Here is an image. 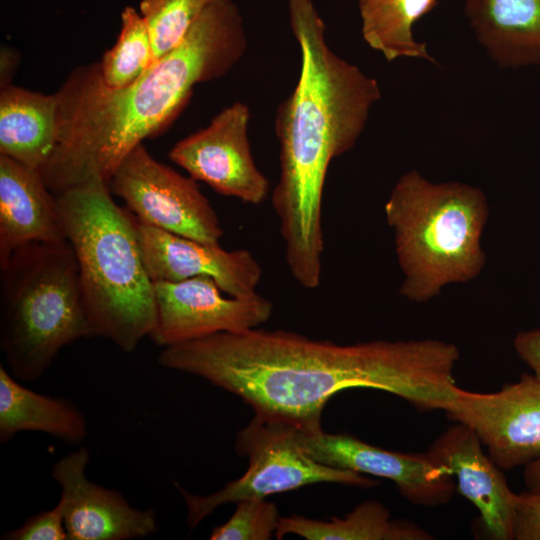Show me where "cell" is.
Here are the masks:
<instances>
[{"mask_svg": "<svg viewBox=\"0 0 540 540\" xmlns=\"http://www.w3.org/2000/svg\"><path fill=\"white\" fill-rule=\"evenodd\" d=\"M135 220L142 257L153 282L209 276L230 296L257 292L262 268L248 250L228 251L220 244L201 242Z\"/></svg>", "mask_w": 540, "mask_h": 540, "instance_id": "obj_14", "label": "cell"}, {"mask_svg": "<svg viewBox=\"0 0 540 540\" xmlns=\"http://www.w3.org/2000/svg\"><path fill=\"white\" fill-rule=\"evenodd\" d=\"M277 506L266 498L252 497L236 502L232 516L212 529L211 540H269L279 525Z\"/></svg>", "mask_w": 540, "mask_h": 540, "instance_id": "obj_24", "label": "cell"}, {"mask_svg": "<svg viewBox=\"0 0 540 540\" xmlns=\"http://www.w3.org/2000/svg\"><path fill=\"white\" fill-rule=\"evenodd\" d=\"M23 431L41 432L76 445L85 440L88 423L71 400L35 392L0 365V442Z\"/></svg>", "mask_w": 540, "mask_h": 540, "instance_id": "obj_19", "label": "cell"}, {"mask_svg": "<svg viewBox=\"0 0 540 540\" xmlns=\"http://www.w3.org/2000/svg\"><path fill=\"white\" fill-rule=\"evenodd\" d=\"M56 199L95 336L133 352L151 336L157 321L154 284L135 217L114 202L109 185L100 178L69 188Z\"/></svg>", "mask_w": 540, "mask_h": 540, "instance_id": "obj_4", "label": "cell"}, {"mask_svg": "<svg viewBox=\"0 0 540 540\" xmlns=\"http://www.w3.org/2000/svg\"><path fill=\"white\" fill-rule=\"evenodd\" d=\"M523 478L528 491H540V457L525 466Z\"/></svg>", "mask_w": 540, "mask_h": 540, "instance_id": "obj_28", "label": "cell"}, {"mask_svg": "<svg viewBox=\"0 0 540 540\" xmlns=\"http://www.w3.org/2000/svg\"><path fill=\"white\" fill-rule=\"evenodd\" d=\"M288 13L301 70L294 90L276 110L280 178L272 206L289 271L311 290L321 282L322 198L329 165L356 144L381 90L375 78L331 50L312 0H288Z\"/></svg>", "mask_w": 540, "mask_h": 540, "instance_id": "obj_3", "label": "cell"}, {"mask_svg": "<svg viewBox=\"0 0 540 540\" xmlns=\"http://www.w3.org/2000/svg\"><path fill=\"white\" fill-rule=\"evenodd\" d=\"M93 336L68 240L27 244L0 266V350L16 379H39L65 346Z\"/></svg>", "mask_w": 540, "mask_h": 540, "instance_id": "obj_6", "label": "cell"}, {"mask_svg": "<svg viewBox=\"0 0 540 540\" xmlns=\"http://www.w3.org/2000/svg\"><path fill=\"white\" fill-rule=\"evenodd\" d=\"M478 43L502 69L540 64V0H464Z\"/></svg>", "mask_w": 540, "mask_h": 540, "instance_id": "obj_17", "label": "cell"}, {"mask_svg": "<svg viewBox=\"0 0 540 540\" xmlns=\"http://www.w3.org/2000/svg\"><path fill=\"white\" fill-rule=\"evenodd\" d=\"M514 540H540V491L516 494Z\"/></svg>", "mask_w": 540, "mask_h": 540, "instance_id": "obj_26", "label": "cell"}, {"mask_svg": "<svg viewBox=\"0 0 540 540\" xmlns=\"http://www.w3.org/2000/svg\"><path fill=\"white\" fill-rule=\"evenodd\" d=\"M214 0H140L152 42L154 63L175 49ZM153 63V64H154Z\"/></svg>", "mask_w": 540, "mask_h": 540, "instance_id": "obj_23", "label": "cell"}, {"mask_svg": "<svg viewBox=\"0 0 540 540\" xmlns=\"http://www.w3.org/2000/svg\"><path fill=\"white\" fill-rule=\"evenodd\" d=\"M64 240L56 195L40 172L0 154V266L22 246Z\"/></svg>", "mask_w": 540, "mask_h": 540, "instance_id": "obj_16", "label": "cell"}, {"mask_svg": "<svg viewBox=\"0 0 540 540\" xmlns=\"http://www.w3.org/2000/svg\"><path fill=\"white\" fill-rule=\"evenodd\" d=\"M59 130L56 93L1 87L0 154L40 172L56 149Z\"/></svg>", "mask_w": 540, "mask_h": 540, "instance_id": "obj_18", "label": "cell"}, {"mask_svg": "<svg viewBox=\"0 0 540 540\" xmlns=\"http://www.w3.org/2000/svg\"><path fill=\"white\" fill-rule=\"evenodd\" d=\"M109 189L142 224L220 244V220L196 181L154 159L142 143L119 164Z\"/></svg>", "mask_w": 540, "mask_h": 540, "instance_id": "obj_8", "label": "cell"}, {"mask_svg": "<svg viewBox=\"0 0 540 540\" xmlns=\"http://www.w3.org/2000/svg\"><path fill=\"white\" fill-rule=\"evenodd\" d=\"M427 453L451 470L457 490L477 508L491 538L514 540L516 493L473 430L454 422L431 443Z\"/></svg>", "mask_w": 540, "mask_h": 540, "instance_id": "obj_15", "label": "cell"}, {"mask_svg": "<svg viewBox=\"0 0 540 540\" xmlns=\"http://www.w3.org/2000/svg\"><path fill=\"white\" fill-rule=\"evenodd\" d=\"M90 452L79 447L57 460L51 470L59 484L68 540H129L157 532L154 509L133 507L114 489L92 482L86 475Z\"/></svg>", "mask_w": 540, "mask_h": 540, "instance_id": "obj_13", "label": "cell"}, {"mask_svg": "<svg viewBox=\"0 0 540 540\" xmlns=\"http://www.w3.org/2000/svg\"><path fill=\"white\" fill-rule=\"evenodd\" d=\"M250 117L246 103H232L206 127L179 140L169 151L170 160L219 194L247 204L262 203L270 185L251 153Z\"/></svg>", "mask_w": 540, "mask_h": 540, "instance_id": "obj_10", "label": "cell"}, {"mask_svg": "<svg viewBox=\"0 0 540 540\" xmlns=\"http://www.w3.org/2000/svg\"><path fill=\"white\" fill-rule=\"evenodd\" d=\"M298 443L315 461L359 474L392 481L413 505L437 507L448 504L457 490L451 470L427 453H401L370 445L346 433L298 429Z\"/></svg>", "mask_w": 540, "mask_h": 540, "instance_id": "obj_12", "label": "cell"}, {"mask_svg": "<svg viewBox=\"0 0 540 540\" xmlns=\"http://www.w3.org/2000/svg\"><path fill=\"white\" fill-rule=\"evenodd\" d=\"M4 540H67L62 508L59 502L47 511L29 517L20 527L4 533Z\"/></svg>", "mask_w": 540, "mask_h": 540, "instance_id": "obj_25", "label": "cell"}, {"mask_svg": "<svg viewBox=\"0 0 540 540\" xmlns=\"http://www.w3.org/2000/svg\"><path fill=\"white\" fill-rule=\"evenodd\" d=\"M384 213L394 232L404 298L427 302L445 286L468 282L482 271L489 207L479 188L431 182L412 170L394 185Z\"/></svg>", "mask_w": 540, "mask_h": 540, "instance_id": "obj_5", "label": "cell"}, {"mask_svg": "<svg viewBox=\"0 0 540 540\" xmlns=\"http://www.w3.org/2000/svg\"><path fill=\"white\" fill-rule=\"evenodd\" d=\"M514 348L540 380V328L519 332L514 339Z\"/></svg>", "mask_w": 540, "mask_h": 540, "instance_id": "obj_27", "label": "cell"}, {"mask_svg": "<svg viewBox=\"0 0 540 540\" xmlns=\"http://www.w3.org/2000/svg\"><path fill=\"white\" fill-rule=\"evenodd\" d=\"M459 356L455 344L441 340L341 345L258 327L164 347L157 360L239 397L256 416L315 433L331 397L349 388L385 391L420 411L442 410L457 386Z\"/></svg>", "mask_w": 540, "mask_h": 540, "instance_id": "obj_1", "label": "cell"}, {"mask_svg": "<svg viewBox=\"0 0 540 540\" xmlns=\"http://www.w3.org/2000/svg\"><path fill=\"white\" fill-rule=\"evenodd\" d=\"M297 432L290 424L254 415L236 436V451L249 462L241 477L207 495L188 493L175 483L187 508L188 528L193 530L218 507L245 498H266L315 483L367 489L379 484L363 474L315 461L299 445Z\"/></svg>", "mask_w": 540, "mask_h": 540, "instance_id": "obj_7", "label": "cell"}, {"mask_svg": "<svg viewBox=\"0 0 540 540\" xmlns=\"http://www.w3.org/2000/svg\"><path fill=\"white\" fill-rule=\"evenodd\" d=\"M247 46L238 6L214 0L184 40L130 86H105L97 62L72 70L56 92L58 144L40 171L48 189L58 195L93 178L109 185L128 153L174 121L194 86L225 76Z\"/></svg>", "mask_w": 540, "mask_h": 540, "instance_id": "obj_2", "label": "cell"}, {"mask_svg": "<svg viewBox=\"0 0 540 540\" xmlns=\"http://www.w3.org/2000/svg\"><path fill=\"white\" fill-rule=\"evenodd\" d=\"M294 534L307 540H431L434 537L414 522L393 519L386 506L365 501L343 518L329 521L300 515L280 517L277 539Z\"/></svg>", "mask_w": 540, "mask_h": 540, "instance_id": "obj_20", "label": "cell"}, {"mask_svg": "<svg viewBox=\"0 0 540 540\" xmlns=\"http://www.w3.org/2000/svg\"><path fill=\"white\" fill-rule=\"evenodd\" d=\"M442 411L471 428L501 470L540 457V380L534 374L491 393L457 386Z\"/></svg>", "mask_w": 540, "mask_h": 540, "instance_id": "obj_9", "label": "cell"}, {"mask_svg": "<svg viewBox=\"0 0 540 540\" xmlns=\"http://www.w3.org/2000/svg\"><path fill=\"white\" fill-rule=\"evenodd\" d=\"M438 3L439 0H358L362 37L389 62L419 58L437 64L426 44L415 39L413 27Z\"/></svg>", "mask_w": 540, "mask_h": 540, "instance_id": "obj_21", "label": "cell"}, {"mask_svg": "<svg viewBox=\"0 0 540 540\" xmlns=\"http://www.w3.org/2000/svg\"><path fill=\"white\" fill-rule=\"evenodd\" d=\"M98 63L105 86L121 89L136 82L154 63L147 25L140 12L126 6L121 12V29L114 46Z\"/></svg>", "mask_w": 540, "mask_h": 540, "instance_id": "obj_22", "label": "cell"}, {"mask_svg": "<svg viewBox=\"0 0 540 540\" xmlns=\"http://www.w3.org/2000/svg\"><path fill=\"white\" fill-rule=\"evenodd\" d=\"M153 284L157 321L150 337L161 347L258 328L273 312L272 302L258 292L225 297L209 276Z\"/></svg>", "mask_w": 540, "mask_h": 540, "instance_id": "obj_11", "label": "cell"}]
</instances>
